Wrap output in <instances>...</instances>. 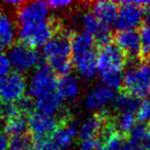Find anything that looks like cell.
Wrapping results in <instances>:
<instances>
[{
	"mask_svg": "<svg viewBox=\"0 0 150 150\" xmlns=\"http://www.w3.org/2000/svg\"><path fill=\"white\" fill-rule=\"evenodd\" d=\"M72 65L84 79H92L98 73L96 40L84 32L76 33L71 39Z\"/></svg>",
	"mask_w": 150,
	"mask_h": 150,
	"instance_id": "cell-2",
	"label": "cell"
},
{
	"mask_svg": "<svg viewBox=\"0 0 150 150\" xmlns=\"http://www.w3.org/2000/svg\"><path fill=\"white\" fill-rule=\"evenodd\" d=\"M35 150H60V149L52 143V141L44 140V141L37 142V144L35 146Z\"/></svg>",
	"mask_w": 150,
	"mask_h": 150,
	"instance_id": "cell-33",
	"label": "cell"
},
{
	"mask_svg": "<svg viewBox=\"0 0 150 150\" xmlns=\"http://www.w3.org/2000/svg\"><path fill=\"white\" fill-rule=\"evenodd\" d=\"M16 104H17L18 109H19V111L22 114H26V113L30 112L33 109V107H35L34 106V103L32 102V99L29 98H23L18 103H16Z\"/></svg>",
	"mask_w": 150,
	"mask_h": 150,
	"instance_id": "cell-31",
	"label": "cell"
},
{
	"mask_svg": "<svg viewBox=\"0 0 150 150\" xmlns=\"http://www.w3.org/2000/svg\"><path fill=\"white\" fill-rule=\"evenodd\" d=\"M146 15L148 16V18L150 19V5H148V8H147V13Z\"/></svg>",
	"mask_w": 150,
	"mask_h": 150,
	"instance_id": "cell-37",
	"label": "cell"
},
{
	"mask_svg": "<svg viewBox=\"0 0 150 150\" xmlns=\"http://www.w3.org/2000/svg\"><path fill=\"white\" fill-rule=\"evenodd\" d=\"M63 102L64 100L61 98L58 92H56L36 100L34 102V106L38 112L54 116L61 110Z\"/></svg>",
	"mask_w": 150,
	"mask_h": 150,
	"instance_id": "cell-21",
	"label": "cell"
},
{
	"mask_svg": "<svg viewBox=\"0 0 150 150\" xmlns=\"http://www.w3.org/2000/svg\"><path fill=\"white\" fill-rule=\"evenodd\" d=\"M80 27L82 28V32L92 36L96 41L100 42L102 45L109 43L110 40V27L102 23L92 11H83L78 17Z\"/></svg>",
	"mask_w": 150,
	"mask_h": 150,
	"instance_id": "cell-13",
	"label": "cell"
},
{
	"mask_svg": "<svg viewBox=\"0 0 150 150\" xmlns=\"http://www.w3.org/2000/svg\"><path fill=\"white\" fill-rule=\"evenodd\" d=\"M78 136V129L73 123L65 122L59 125L52 135V143L60 150L70 148Z\"/></svg>",
	"mask_w": 150,
	"mask_h": 150,
	"instance_id": "cell-17",
	"label": "cell"
},
{
	"mask_svg": "<svg viewBox=\"0 0 150 150\" xmlns=\"http://www.w3.org/2000/svg\"><path fill=\"white\" fill-rule=\"evenodd\" d=\"M18 33L17 24L13 18L5 13H0V45L11 47L15 44Z\"/></svg>",
	"mask_w": 150,
	"mask_h": 150,
	"instance_id": "cell-20",
	"label": "cell"
},
{
	"mask_svg": "<svg viewBox=\"0 0 150 150\" xmlns=\"http://www.w3.org/2000/svg\"><path fill=\"white\" fill-rule=\"evenodd\" d=\"M11 68L18 73H26L35 70L40 63V54L35 48L29 47L23 43L13 44L7 54Z\"/></svg>",
	"mask_w": 150,
	"mask_h": 150,
	"instance_id": "cell-8",
	"label": "cell"
},
{
	"mask_svg": "<svg viewBox=\"0 0 150 150\" xmlns=\"http://www.w3.org/2000/svg\"><path fill=\"white\" fill-rule=\"evenodd\" d=\"M98 73L102 84L113 91L122 86L125 54L116 44L107 43L102 45L97 58Z\"/></svg>",
	"mask_w": 150,
	"mask_h": 150,
	"instance_id": "cell-1",
	"label": "cell"
},
{
	"mask_svg": "<svg viewBox=\"0 0 150 150\" xmlns=\"http://www.w3.org/2000/svg\"><path fill=\"white\" fill-rule=\"evenodd\" d=\"M150 5V1H122L118 11L115 26L119 31L136 30L145 18V6Z\"/></svg>",
	"mask_w": 150,
	"mask_h": 150,
	"instance_id": "cell-6",
	"label": "cell"
},
{
	"mask_svg": "<svg viewBox=\"0 0 150 150\" xmlns=\"http://www.w3.org/2000/svg\"><path fill=\"white\" fill-rule=\"evenodd\" d=\"M150 140V129L143 123H137L129 132V139L127 140L129 147L146 146Z\"/></svg>",
	"mask_w": 150,
	"mask_h": 150,
	"instance_id": "cell-23",
	"label": "cell"
},
{
	"mask_svg": "<svg viewBox=\"0 0 150 150\" xmlns=\"http://www.w3.org/2000/svg\"><path fill=\"white\" fill-rule=\"evenodd\" d=\"M9 140L7 138V134L4 129L0 127V150H7Z\"/></svg>",
	"mask_w": 150,
	"mask_h": 150,
	"instance_id": "cell-34",
	"label": "cell"
},
{
	"mask_svg": "<svg viewBox=\"0 0 150 150\" xmlns=\"http://www.w3.org/2000/svg\"><path fill=\"white\" fill-rule=\"evenodd\" d=\"M58 127L56 117L38 111L32 113L28 118V129L37 142L48 140L50 137H52Z\"/></svg>",
	"mask_w": 150,
	"mask_h": 150,
	"instance_id": "cell-11",
	"label": "cell"
},
{
	"mask_svg": "<svg viewBox=\"0 0 150 150\" xmlns=\"http://www.w3.org/2000/svg\"><path fill=\"white\" fill-rule=\"evenodd\" d=\"M127 140L122 134L112 127L104 129L97 150H127Z\"/></svg>",
	"mask_w": 150,
	"mask_h": 150,
	"instance_id": "cell-18",
	"label": "cell"
},
{
	"mask_svg": "<svg viewBox=\"0 0 150 150\" xmlns=\"http://www.w3.org/2000/svg\"><path fill=\"white\" fill-rule=\"evenodd\" d=\"M91 11L104 25L110 27L113 24L115 25L119 7L113 1L104 0V1H96L93 3Z\"/></svg>",
	"mask_w": 150,
	"mask_h": 150,
	"instance_id": "cell-16",
	"label": "cell"
},
{
	"mask_svg": "<svg viewBox=\"0 0 150 150\" xmlns=\"http://www.w3.org/2000/svg\"><path fill=\"white\" fill-rule=\"evenodd\" d=\"M136 121H137L136 113H121V114H117V131H119L121 134L129 133L135 127V125H137Z\"/></svg>",
	"mask_w": 150,
	"mask_h": 150,
	"instance_id": "cell-25",
	"label": "cell"
},
{
	"mask_svg": "<svg viewBox=\"0 0 150 150\" xmlns=\"http://www.w3.org/2000/svg\"><path fill=\"white\" fill-rule=\"evenodd\" d=\"M43 58L47 66L61 76L69 74L72 68L71 39L67 33H58L43 46Z\"/></svg>",
	"mask_w": 150,
	"mask_h": 150,
	"instance_id": "cell-3",
	"label": "cell"
},
{
	"mask_svg": "<svg viewBox=\"0 0 150 150\" xmlns=\"http://www.w3.org/2000/svg\"><path fill=\"white\" fill-rule=\"evenodd\" d=\"M50 9L52 11H64V9L68 8L70 5H72V1L69 0H54V1H50L47 2Z\"/></svg>",
	"mask_w": 150,
	"mask_h": 150,
	"instance_id": "cell-32",
	"label": "cell"
},
{
	"mask_svg": "<svg viewBox=\"0 0 150 150\" xmlns=\"http://www.w3.org/2000/svg\"><path fill=\"white\" fill-rule=\"evenodd\" d=\"M27 129L28 119L22 113H19V114L15 115V116H13L11 118L7 119L5 121L4 131L6 134L11 135V137L25 135V132Z\"/></svg>",
	"mask_w": 150,
	"mask_h": 150,
	"instance_id": "cell-24",
	"label": "cell"
},
{
	"mask_svg": "<svg viewBox=\"0 0 150 150\" xmlns=\"http://www.w3.org/2000/svg\"><path fill=\"white\" fill-rule=\"evenodd\" d=\"M104 131V120L100 115L88 117L78 129L81 150H97Z\"/></svg>",
	"mask_w": 150,
	"mask_h": 150,
	"instance_id": "cell-10",
	"label": "cell"
},
{
	"mask_svg": "<svg viewBox=\"0 0 150 150\" xmlns=\"http://www.w3.org/2000/svg\"><path fill=\"white\" fill-rule=\"evenodd\" d=\"M54 26L50 21L20 26L19 36L23 44L32 48L44 46L54 37Z\"/></svg>",
	"mask_w": 150,
	"mask_h": 150,
	"instance_id": "cell-7",
	"label": "cell"
},
{
	"mask_svg": "<svg viewBox=\"0 0 150 150\" xmlns=\"http://www.w3.org/2000/svg\"><path fill=\"white\" fill-rule=\"evenodd\" d=\"M140 101L137 98L131 96L127 93H122L115 97L113 106L117 111V114L121 113H136Z\"/></svg>",
	"mask_w": 150,
	"mask_h": 150,
	"instance_id": "cell-22",
	"label": "cell"
},
{
	"mask_svg": "<svg viewBox=\"0 0 150 150\" xmlns=\"http://www.w3.org/2000/svg\"><path fill=\"white\" fill-rule=\"evenodd\" d=\"M2 46H1V45H0V56H2V54H3V50H2Z\"/></svg>",
	"mask_w": 150,
	"mask_h": 150,
	"instance_id": "cell-38",
	"label": "cell"
},
{
	"mask_svg": "<svg viewBox=\"0 0 150 150\" xmlns=\"http://www.w3.org/2000/svg\"><path fill=\"white\" fill-rule=\"evenodd\" d=\"M115 97L114 91L101 84L90 90L84 99V105L90 111L101 112L110 104H113Z\"/></svg>",
	"mask_w": 150,
	"mask_h": 150,
	"instance_id": "cell-14",
	"label": "cell"
},
{
	"mask_svg": "<svg viewBox=\"0 0 150 150\" xmlns=\"http://www.w3.org/2000/svg\"><path fill=\"white\" fill-rule=\"evenodd\" d=\"M50 11L47 2L30 1L23 3L18 9V23L20 24V26H24L48 21Z\"/></svg>",
	"mask_w": 150,
	"mask_h": 150,
	"instance_id": "cell-12",
	"label": "cell"
},
{
	"mask_svg": "<svg viewBox=\"0 0 150 150\" xmlns=\"http://www.w3.org/2000/svg\"><path fill=\"white\" fill-rule=\"evenodd\" d=\"M127 150H150L147 146H135V147H129L127 146Z\"/></svg>",
	"mask_w": 150,
	"mask_h": 150,
	"instance_id": "cell-36",
	"label": "cell"
},
{
	"mask_svg": "<svg viewBox=\"0 0 150 150\" xmlns=\"http://www.w3.org/2000/svg\"><path fill=\"white\" fill-rule=\"evenodd\" d=\"M7 150H35V146L28 136H16L9 140Z\"/></svg>",
	"mask_w": 150,
	"mask_h": 150,
	"instance_id": "cell-26",
	"label": "cell"
},
{
	"mask_svg": "<svg viewBox=\"0 0 150 150\" xmlns=\"http://www.w3.org/2000/svg\"><path fill=\"white\" fill-rule=\"evenodd\" d=\"M149 64H150V57H149Z\"/></svg>",
	"mask_w": 150,
	"mask_h": 150,
	"instance_id": "cell-40",
	"label": "cell"
},
{
	"mask_svg": "<svg viewBox=\"0 0 150 150\" xmlns=\"http://www.w3.org/2000/svg\"><path fill=\"white\" fill-rule=\"evenodd\" d=\"M115 42L119 50L131 58H136L142 52L139 32L136 30L119 31L115 38Z\"/></svg>",
	"mask_w": 150,
	"mask_h": 150,
	"instance_id": "cell-15",
	"label": "cell"
},
{
	"mask_svg": "<svg viewBox=\"0 0 150 150\" xmlns=\"http://www.w3.org/2000/svg\"><path fill=\"white\" fill-rule=\"evenodd\" d=\"M146 146H147V147L150 149V140H149V141H148V143H147V145H146Z\"/></svg>",
	"mask_w": 150,
	"mask_h": 150,
	"instance_id": "cell-39",
	"label": "cell"
},
{
	"mask_svg": "<svg viewBox=\"0 0 150 150\" xmlns=\"http://www.w3.org/2000/svg\"><path fill=\"white\" fill-rule=\"evenodd\" d=\"M148 99H149V101H150V97H148Z\"/></svg>",
	"mask_w": 150,
	"mask_h": 150,
	"instance_id": "cell-41",
	"label": "cell"
},
{
	"mask_svg": "<svg viewBox=\"0 0 150 150\" xmlns=\"http://www.w3.org/2000/svg\"><path fill=\"white\" fill-rule=\"evenodd\" d=\"M125 92L137 99L150 97V64L134 63L123 73Z\"/></svg>",
	"mask_w": 150,
	"mask_h": 150,
	"instance_id": "cell-4",
	"label": "cell"
},
{
	"mask_svg": "<svg viewBox=\"0 0 150 150\" xmlns=\"http://www.w3.org/2000/svg\"><path fill=\"white\" fill-rule=\"evenodd\" d=\"M140 41H141L142 52L150 54V23L145 24L141 27L139 31Z\"/></svg>",
	"mask_w": 150,
	"mask_h": 150,
	"instance_id": "cell-29",
	"label": "cell"
},
{
	"mask_svg": "<svg viewBox=\"0 0 150 150\" xmlns=\"http://www.w3.org/2000/svg\"><path fill=\"white\" fill-rule=\"evenodd\" d=\"M28 90V81L24 75L11 72L0 79V102L16 104L24 98Z\"/></svg>",
	"mask_w": 150,
	"mask_h": 150,
	"instance_id": "cell-9",
	"label": "cell"
},
{
	"mask_svg": "<svg viewBox=\"0 0 150 150\" xmlns=\"http://www.w3.org/2000/svg\"><path fill=\"white\" fill-rule=\"evenodd\" d=\"M11 65L7 56H4V54L0 56V79L7 76L11 73Z\"/></svg>",
	"mask_w": 150,
	"mask_h": 150,
	"instance_id": "cell-30",
	"label": "cell"
},
{
	"mask_svg": "<svg viewBox=\"0 0 150 150\" xmlns=\"http://www.w3.org/2000/svg\"><path fill=\"white\" fill-rule=\"evenodd\" d=\"M58 79L56 73L47 66L42 65L38 66L31 74L28 81V94L32 100L38 99L50 95L57 92Z\"/></svg>",
	"mask_w": 150,
	"mask_h": 150,
	"instance_id": "cell-5",
	"label": "cell"
},
{
	"mask_svg": "<svg viewBox=\"0 0 150 150\" xmlns=\"http://www.w3.org/2000/svg\"><path fill=\"white\" fill-rule=\"evenodd\" d=\"M21 113L18 109L17 104L0 102V120H5L11 118L15 115Z\"/></svg>",
	"mask_w": 150,
	"mask_h": 150,
	"instance_id": "cell-28",
	"label": "cell"
},
{
	"mask_svg": "<svg viewBox=\"0 0 150 150\" xmlns=\"http://www.w3.org/2000/svg\"><path fill=\"white\" fill-rule=\"evenodd\" d=\"M136 117L137 120L140 123L146 125L150 121V101L149 99L141 101L138 106L137 112H136Z\"/></svg>",
	"mask_w": 150,
	"mask_h": 150,
	"instance_id": "cell-27",
	"label": "cell"
},
{
	"mask_svg": "<svg viewBox=\"0 0 150 150\" xmlns=\"http://www.w3.org/2000/svg\"><path fill=\"white\" fill-rule=\"evenodd\" d=\"M5 4H6L7 6L16 7V8L19 9L20 6L23 4V2H21V1H17V0H8V1H6V2H5Z\"/></svg>",
	"mask_w": 150,
	"mask_h": 150,
	"instance_id": "cell-35",
	"label": "cell"
},
{
	"mask_svg": "<svg viewBox=\"0 0 150 150\" xmlns=\"http://www.w3.org/2000/svg\"><path fill=\"white\" fill-rule=\"evenodd\" d=\"M57 92L64 101H72L80 93V83L78 78L72 74H66L58 79Z\"/></svg>",
	"mask_w": 150,
	"mask_h": 150,
	"instance_id": "cell-19",
	"label": "cell"
}]
</instances>
